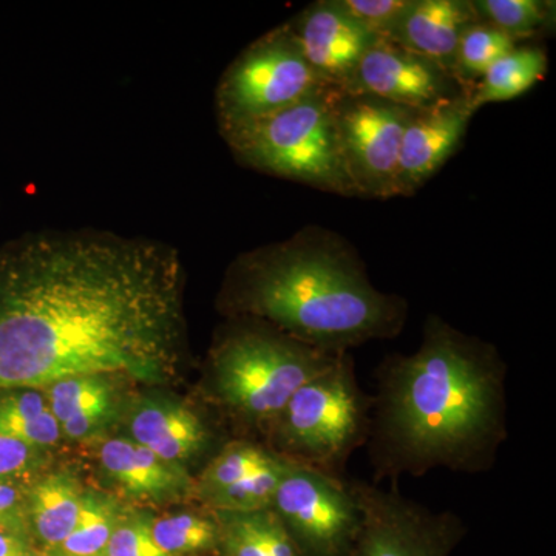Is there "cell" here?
Listing matches in <instances>:
<instances>
[{"label":"cell","instance_id":"13","mask_svg":"<svg viewBox=\"0 0 556 556\" xmlns=\"http://www.w3.org/2000/svg\"><path fill=\"white\" fill-rule=\"evenodd\" d=\"M287 25L321 80L332 89L353 93L358 64L378 38L334 0L311 3Z\"/></svg>","mask_w":556,"mask_h":556},{"label":"cell","instance_id":"19","mask_svg":"<svg viewBox=\"0 0 556 556\" xmlns=\"http://www.w3.org/2000/svg\"><path fill=\"white\" fill-rule=\"evenodd\" d=\"M214 514L219 526L217 556H302L273 508Z\"/></svg>","mask_w":556,"mask_h":556},{"label":"cell","instance_id":"24","mask_svg":"<svg viewBox=\"0 0 556 556\" xmlns=\"http://www.w3.org/2000/svg\"><path fill=\"white\" fill-rule=\"evenodd\" d=\"M519 43L525 42L485 22L479 21L468 25L457 43L453 78L464 93L470 97L471 89L485 75L486 70Z\"/></svg>","mask_w":556,"mask_h":556},{"label":"cell","instance_id":"8","mask_svg":"<svg viewBox=\"0 0 556 556\" xmlns=\"http://www.w3.org/2000/svg\"><path fill=\"white\" fill-rule=\"evenodd\" d=\"M361 508V530L348 556H452L467 533L452 510L434 511L402 495L399 484L380 486L350 478Z\"/></svg>","mask_w":556,"mask_h":556},{"label":"cell","instance_id":"9","mask_svg":"<svg viewBox=\"0 0 556 556\" xmlns=\"http://www.w3.org/2000/svg\"><path fill=\"white\" fill-rule=\"evenodd\" d=\"M274 511L302 556H348L361 530L350 478L287 464Z\"/></svg>","mask_w":556,"mask_h":556},{"label":"cell","instance_id":"15","mask_svg":"<svg viewBox=\"0 0 556 556\" xmlns=\"http://www.w3.org/2000/svg\"><path fill=\"white\" fill-rule=\"evenodd\" d=\"M473 116L466 93L430 109L416 110L402 138L399 156L401 197L415 195L447 164L463 144Z\"/></svg>","mask_w":556,"mask_h":556},{"label":"cell","instance_id":"29","mask_svg":"<svg viewBox=\"0 0 556 556\" xmlns=\"http://www.w3.org/2000/svg\"><path fill=\"white\" fill-rule=\"evenodd\" d=\"M47 453L0 434V481H33L43 473L49 460Z\"/></svg>","mask_w":556,"mask_h":556},{"label":"cell","instance_id":"22","mask_svg":"<svg viewBox=\"0 0 556 556\" xmlns=\"http://www.w3.org/2000/svg\"><path fill=\"white\" fill-rule=\"evenodd\" d=\"M152 536L169 556H217V515L207 508L182 510L152 518Z\"/></svg>","mask_w":556,"mask_h":556},{"label":"cell","instance_id":"3","mask_svg":"<svg viewBox=\"0 0 556 556\" xmlns=\"http://www.w3.org/2000/svg\"><path fill=\"white\" fill-rule=\"evenodd\" d=\"M215 306L332 353L397 338L408 318L407 300L376 288L354 244L321 226L237 255Z\"/></svg>","mask_w":556,"mask_h":556},{"label":"cell","instance_id":"20","mask_svg":"<svg viewBox=\"0 0 556 556\" xmlns=\"http://www.w3.org/2000/svg\"><path fill=\"white\" fill-rule=\"evenodd\" d=\"M547 51L538 42L519 43L506 56L496 61L470 91V108L475 113L493 102L522 97L546 76Z\"/></svg>","mask_w":556,"mask_h":556},{"label":"cell","instance_id":"23","mask_svg":"<svg viewBox=\"0 0 556 556\" xmlns=\"http://www.w3.org/2000/svg\"><path fill=\"white\" fill-rule=\"evenodd\" d=\"M126 508L118 497L110 493L86 489L75 529L64 543L50 551L68 556H104L110 538Z\"/></svg>","mask_w":556,"mask_h":556},{"label":"cell","instance_id":"6","mask_svg":"<svg viewBox=\"0 0 556 556\" xmlns=\"http://www.w3.org/2000/svg\"><path fill=\"white\" fill-rule=\"evenodd\" d=\"M342 90L327 89L222 135L247 169L342 197H357L340 149L336 105Z\"/></svg>","mask_w":556,"mask_h":556},{"label":"cell","instance_id":"11","mask_svg":"<svg viewBox=\"0 0 556 556\" xmlns=\"http://www.w3.org/2000/svg\"><path fill=\"white\" fill-rule=\"evenodd\" d=\"M287 464L260 439H230L195 478L193 501L230 514L270 508Z\"/></svg>","mask_w":556,"mask_h":556},{"label":"cell","instance_id":"10","mask_svg":"<svg viewBox=\"0 0 556 556\" xmlns=\"http://www.w3.org/2000/svg\"><path fill=\"white\" fill-rule=\"evenodd\" d=\"M415 112L357 91L340 94L336 105L340 149L361 199L401 197L399 156Z\"/></svg>","mask_w":556,"mask_h":556},{"label":"cell","instance_id":"27","mask_svg":"<svg viewBox=\"0 0 556 556\" xmlns=\"http://www.w3.org/2000/svg\"><path fill=\"white\" fill-rule=\"evenodd\" d=\"M152 518L149 511L126 508L104 556H169L153 540Z\"/></svg>","mask_w":556,"mask_h":556},{"label":"cell","instance_id":"28","mask_svg":"<svg viewBox=\"0 0 556 556\" xmlns=\"http://www.w3.org/2000/svg\"><path fill=\"white\" fill-rule=\"evenodd\" d=\"M339 9L376 38L390 39L415 0H334Z\"/></svg>","mask_w":556,"mask_h":556},{"label":"cell","instance_id":"25","mask_svg":"<svg viewBox=\"0 0 556 556\" xmlns=\"http://www.w3.org/2000/svg\"><path fill=\"white\" fill-rule=\"evenodd\" d=\"M479 20L521 42H538L555 25V2L547 0H473Z\"/></svg>","mask_w":556,"mask_h":556},{"label":"cell","instance_id":"17","mask_svg":"<svg viewBox=\"0 0 556 556\" xmlns=\"http://www.w3.org/2000/svg\"><path fill=\"white\" fill-rule=\"evenodd\" d=\"M479 21L473 0H415L390 40L453 76L460 35Z\"/></svg>","mask_w":556,"mask_h":556},{"label":"cell","instance_id":"4","mask_svg":"<svg viewBox=\"0 0 556 556\" xmlns=\"http://www.w3.org/2000/svg\"><path fill=\"white\" fill-rule=\"evenodd\" d=\"M342 354L306 345L258 318L228 317L208 350L206 397L237 438L262 437L295 391Z\"/></svg>","mask_w":556,"mask_h":556},{"label":"cell","instance_id":"1","mask_svg":"<svg viewBox=\"0 0 556 556\" xmlns=\"http://www.w3.org/2000/svg\"><path fill=\"white\" fill-rule=\"evenodd\" d=\"M185 288L178 249L150 237L49 229L0 244V391L172 382L188 357Z\"/></svg>","mask_w":556,"mask_h":556},{"label":"cell","instance_id":"30","mask_svg":"<svg viewBox=\"0 0 556 556\" xmlns=\"http://www.w3.org/2000/svg\"><path fill=\"white\" fill-rule=\"evenodd\" d=\"M31 481H0V529L30 533L28 484Z\"/></svg>","mask_w":556,"mask_h":556},{"label":"cell","instance_id":"7","mask_svg":"<svg viewBox=\"0 0 556 556\" xmlns=\"http://www.w3.org/2000/svg\"><path fill=\"white\" fill-rule=\"evenodd\" d=\"M327 89L332 87L311 68L285 22L252 40L223 72L214 101L219 135L268 118Z\"/></svg>","mask_w":556,"mask_h":556},{"label":"cell","instance_id":"16","mask_svg":"<svg viewBox=\"0 0 556 556\" xmlns=\"http://www.w3.org/2000/svg\"><path fill=\"white\" fill-rule=\"evenodd\" d=\"M98 467L121 495L144 504L193 501L195 478L127 437L109 438L94 452Z\"/></svg>","mask_w":556,"mask_h":556},{"label":"cell","instance_id":"14","mask_svg":"<svg viewBox=\"0 0 556 556\" xmlns=\"http://www.w3.org/2000/svg\"><path fill=\"white\" fill-rule=\"evenodd\" d=\"M126 416L127 438L186 468L203 457L211 459L226 444L206 417L174 399H135Z\"/></svg>","mask_w":556,"mask_h":556},{"label":"cell","instance_id":"21","mask_svg":"<svg viewBox=\"0 0 556 556\" xmlns=\"http://www.w3.org/2000/svg\"><path fill=\"white\" fill-rule=\"evenodd\" d=\"M0 434L46 452L60 444L61 427L43 390L0 391Z\"/></svg>","mask_w":556,"mask_h":556},{"label":"cell","instance_id":"5","mask_svg":"<svg viewBox=\"0 0 556 556\" xmlns=\"http://www.w3.org/2000/svg\"><path fill=\"white\" fill-rule=\"evenodd\" d=\"M371 394L358 383L353 353L295 391L260 441L294 466L346 478L357 450L367 447Z\"/></svg>","mask_w":556,"mask_h":556},{"label":"cell","instance_id":"12","mask_svg":"<svg viewBox=\"0 0 556 556\" xmlns=\"http://www.w3.org/2000/svg\"><path fill=\"white\" fill-rule=\"evenodd\" d=\"M354 91L412 110H426L460 97L450 73L394 40L378 38L358 64Z\"/></svg>","mask_w":556,"mask_h":556},{"label":"cell","instance_id":"31","mask_svg":"<svg viewBox=\"0 0 556 556\" xmlns=\"http://www.w3.org/2000/svg\"><path fill=\"white\" fill-rule=\"evenodd\" d=\"M0 556H40L30 533L0 529Z\"/></svg>","mask_w":556,"mask_h":556},{"label":"cell","instance_id":"32","mask_svg":"<svg viewBox=\"0 0 556 556\" xmlns=\"http://www.w3.org/2000/svg\"><path fill=\"white\" fill-rule=\"evenodd\" d=\"M40 556H68V555H62L60 552L56 551H43L40 552Z\"/></svg>","mask_w":556,"mask_h":556},{"label":"cell","instance_id":"2","mask_svg":"<svg viewBox=\"0 0 556 556\" xmlns=\"http://www.w3.org/2000/svg\"><path fill=\"white\" fill-rule=\"evenodd\" d=\"M507 371L492 342L430 314L415 353L388 354L376 368L372 482L492 470L508 439Z\"/></svg>","mask_w":556,"mask_h":556},{"label":"cell","instance_id":"26","mask_svg":"<svg viewBox=\"0 0 556 556\" xmlns=\"http://www.w3.org/2000/svg\"><path fill=\"white\" fill-rule=\"evenodd\" d=\"M58 424L89 413H116V388L109 376H80L43 390Z\"/></svg>","mask_w":556,"mask_h":556},{"label":"cell","instance_id":"18","mask_svg":"<svg viewBox=\"0 0 556 556\" xmlns=\"http://www.w3.org/2000/svg\"><path fill=\"white\" fill-rule=\"evenodd\" d=\"M84 489L68 471L40 473L28 484V522L40 552L60 546L78 522Z\"/></svg>","mask_w":556,"mask_h":556}]
</instances>
